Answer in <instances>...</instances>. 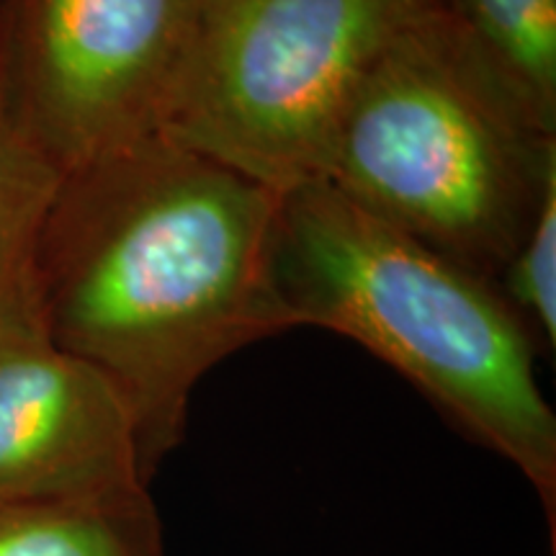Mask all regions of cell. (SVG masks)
<instances>
[{
  "label": "cell",
  "instance_id": "9c48e42d",
  "mask_svg": "<svg viewBox=\"0 0 556 556\" xmlns=\"http://www.w3.org/2000/svg\"><path fill=\"white\" fill-rule=\"evenodd\" d=\"M60 176L21 137L0 78V323L34 315V248Z\"/></svg>",
  "mask_w": 556,
  "mask_h": 556
},
{
  "label": "cell",
  "instance_id": "5b68a950",
  "mask_svg": "<svg viewBox=\"0 0 556 556\" xmlns=\"http://www.w3.org/2000/svg\"><path fill=\"white\" fill-rule=\"evenodd\" d=\"M208 0H0L11 119L58 176L157 137Z\"/></svg>",
  "mask_w": 556,
  "mask_h": 556
},
{
  "label": "cell",
  "instance_id": "8992f818",
  "mask_svg": "<svg viewBox=\"0 0 556 556\" xmlns=\"http://www.w3.org/2000/svg\"><path fill=\"white\" fill-rule=\"evenodd\" d=\"M142 490L135 417L116 387L34 315L0 325V505Z\"/></svg>",
  "mask_w": 556,
  "mask_h": 556
},
{
  "label": "cell",
  "instance_id": "6da1fadb",
  "mask_svg": "<svg viewBox=\"0 0 556 556\" xmlns=\"http://www.w3.org/2000/svg\"><path fill=\"white\" fill-rule=\"evenodd\" d=\"M278 201L160 135L58 180L34 248V312L127 402L150 484L184 441L199 381L291 328L270 289Z\"/></svg>",
  "mask_w": 556,
  "mask_h": 556
},
{
  "label": "cell",
  "instance_id": "7a4b0ae2",
  "mask_svg": "<svg viewBox=\"0 0 556 556\" xmlns=\"http://www.w3.org/2000/svg\"><path fill=\"white\" fill-rule=\"evenodd\" d=\"M270 289L291 328L356 340L513 464L539 495L554 546L556 415L528 325L500 287L328 184H307L278 201Z\"/></svg>",
  "mask_w": 556,
  "mask_h": 556
},
{
  "label": "cell",
  "instance_id": "3957f363",
  "mask_svg": "<svg viewBox=\"0 0 556 556\" xmlns=\"http://www.w3.org/2000/svg\"><path fill=\"white\" fill-rule=\"evenodd\" d=\"M554 173V135L435 5L368 73L319 184L495 281Z\"/></svg>",
  "mask_w": 556,
  "mask_h": 556
},
{
  "label": "cell",
  "instance_id": "52a82bcc",
  "mask_svg": "<svg viewBox=\"0 0 556 556\" xmlns=\"http://www.w3.org/2000/svg\"><path fill=\"white\" fill-rule=\"evenodd\" d=\"M0 556H163L150 490L0 505Z\"/></svg>",
  "mask_w": 556,
  "mask_h": 556
},
{
  "label": "cell",
  "instance_id": "ba28073f",
  "mask_svg": "<svg viewBox=\"0 0 556 556\" xmlns=\"http://www.w3.org/2000/svg\"><path fill=\"white\" fill-rule=\"evenodd\" d=\"M507 93L556 135V0H438Z\"/></svg>",
  "mask_w": 556,
  "mask_h": 556
},
{
  "label": "cell",
  "instance_id": "30bf717a",
  "mask_svg": "<svg viewBox=\"0 0 556 556\" xmlns=\"http://www.w3.org/2000/svg\"><path fill=\"white\" fill-rule=\"evenodd\" d=\"M503 296L526 325L556 345V173L548 178L528 235L503 274Z\"/></svg>",
  "mask_w": 556,
  "mask_h": 556
},
{
  "label": "cell",
  "instance_id": "277c9868",
  "mask_svg": "<svg viewBox=\"0 0 556 556\" xmlns=\"http://www.w3.org/2000/svg\"><path fill=\"white\" fill-rule=\"evenodd\" d=\"M438 0H208L160 137L278 193L319 184L387 47Z\"/></svg>",
  "mask_w": 556,
  "mask_h": 556
},
{
  "label": "cell",
  "instance_id": "8fae6325",
  "mask_svg": "<svg viewBox=\"0 0 556 556\" xmlns=\"http://www.w3.org/2000/svg\"><path fill=\"white\" fill-rule=\"evenodd\" d=\"M18 319V317H16ZM9 323H11V319H9ZM0 325H5V323H0Z\"/></svg>",
  "mask_w": 556,
  "mask_h": 556
}]
</instances>
